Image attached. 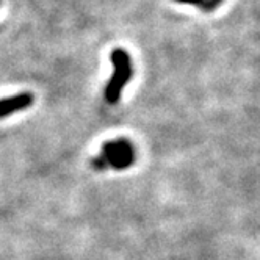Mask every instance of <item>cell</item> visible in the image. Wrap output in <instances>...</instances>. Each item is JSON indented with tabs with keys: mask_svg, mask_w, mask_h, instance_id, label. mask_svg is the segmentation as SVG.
<instances>
[{
	"mask_svg": "<svg viewBox=\"0 0 260 260\" xmlns=\"http://www.w3.org/2000/svg\"><path fill=\"white\" fill-rule=\"evenodd\" d=\"M111 64L115 68V74L105 86V101L108 104H116L122 94V89L132 79V60L128 53L122 49H115L110 53Z\"/></svg>",
	"mask_w": 260,
	"mask_h": 260,
	"instance_id": "6da1fadb",
	"label": "cell"
},
{
	"mask_svg": "<svg viewBox=\"0 0 260 260\" xmlns=\"http://www.w3.org/2000/svg\"><path fill=\"white\" fill-rule=\"evenodd\" d=\"M134 160L135 152L132 144L127 140H113L102 146V155L92 160V166L96 170H105L107 166L115 170H125L134 165Z\"/></svg>",
	"mask_w": 260,
	"mask_h": 260,
	"instance_id": "7a4b0ae2",
	"label": "cell"
},
{
	"mask_svg": "<svg viewBox=\"0 0 260 260\" xmlns=\"http://www.w3.org/2000/svg\"><path fill=\"white\" fill-rule=\"evenodd\" d=\"M33 104V96L30 92H22V94H16L11 98H5L0 101V118L10 116L19 110H25Z\"/></svg>",
	"mask_w": 260,
	"mask_h": 260,
	"instance_id": "3957f363",
	"label": "cell"
},
{
	"mask_svg": "<svg viewBox=\"0 0 260 260\" xmlns=\"http://www.w3.org/2000/svg\"><path fill=\"white\" fill-rule=\"evenodd\" d=\"M174 2L187 4V5H199L204 10H213L222 2V0H174Z\"/></svg>",
	"mask_w": 260,
	"mask_h": 260,
	"instance_id": "277c9868",
	"label": "cell"
}]
</instances>
